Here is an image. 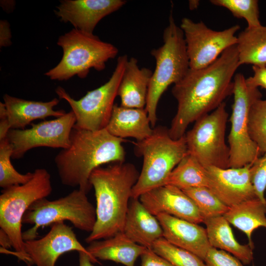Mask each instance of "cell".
<instances>
[{
  "mask_svg": "<svg viewBox=\"0 0 266 266\" xmlns=\"http://www.w3.org/2000/svg\"><path fill=\"white\" fill-rule=\"evenodd\" d=\"M240 66H266V26L247 27L237 36Z\"/></svg>",
  "mask_w": 266,
  "mask_h": 266,
  "instance_id": "obj_26",
  "label": "cell"
},
{
  "mask_svg": "<svg viewBox=\"0 0 266 266\" xmlns=\"http://www.w3.org/2000/svg\"><path fill=\"white\" fill-rule=\"evenodd\" d=\"M180 27L184 33L190 68L195 69L208 66L226 49L236 45L235 33L240 29L235 25L216 31L202 21L196 23L186 17L182 19Z\"/></svg>",
  "mask_w": 266,
  "mask_h": 266,
  "instance_id": "obj_12",
  "label": "cell"
},
{
  "mask_svg": "<svg viewBox=\"0 0 266 266\" xmlns=\"http://www.w3.org/2000/svg\"><path fill=\"white\" fill-rule=\"evenodd\" d=\"M209 183L206 168L188 153L169 174L165 185H171L184 190L201 187L208 188Z\"/></svg>",
  "mask_w": 266,
  "mask_h": 266,
  "instance_id": "obj_27",
  "label": "cell"
},
{
  "mask_svg": "<svg viewBox=\"0 0 266 266\" xmlns=\"http://www.w3.org/2000/svg\"><path fill=\"white\" fill-rule=\"evenodd\" d=\"M199 2L197 0H190L189 6L191 9H194L197 8L198 6Z\"/></svg>",
  "mask_w": 266,
  "mask_h": 266,
  "instance_id": "obj_42",
  "label": "cell"
},
{
  "mask_svg": "<svg viewBox=\"0 0 266 266\" xmlns=\"http://www.w3.org/2000/svg\"><path fill=\"white\" fill-rule=\"evenodd\" d=\"M11 129H25L36 119L53 116L58 118L66 114L63 110H55L60 100L54 98L48 101L26 100L5 94L3 97Z\"/></svg>",
  "mask_w": 266,
  "mask_h": 266,
  "instance_id": "obj_20",
  "label": "cell"
},
{
  "mask_svg": "<svg viewBox=\"0 0 266 266\" xmlns=\"http://www.w3.org/2000/svg\"><path fill=\"white\" fill-rule=\"evenodd\" d=\"M254 74L246 79L248 85L253 87H261L266 90V66H252Z\"/></svg>",
  "mask_w": 266,
  "mask_h": 266,
  "instance_id": "obj_36",
  "label": "cell"
},
{
  "mask_svg": "<svg viewBox=\"0 0 266 266\" xmlns=\"http://www.w3.org/2000/svg\"><path fill=\"white\" fill-rule=\"evenodd\" d=\"M11 33L9 23L5 20L0 21V47L10 46Z\"/></svg>",
  "mask_w": 266,
  "mask_h": 266,
  "instance_id": "obj_37",
  "label": "cell"
},
{
  "mask_svg": "<svg viewBox=\"0 0 266 266\" xmlns=\"http://www.w3.org/2000/svg\"><path fill=\"white\" fill-rule=\"evenodd\" d=\"M210 2L214 5L227 8L235 17L244 19L248 28L261 25L257 0H211Z\"/></svg>",
  "mask_w": 266,
  "mask_h": 266,
  "instance_id": "obj_32",
  "label": "cell"
},
{
  "mask_svg": "<svg viewBox=\"0 0 266 266\" xmlns=\"http://www.w3.org/2000/svg\"><path fill=\"white\" fill-rule=\"evenodd\" d=\"M251 179L257 198L266 203V152L258 158L251 166Z\"/></svg>",
  "mask_w": 266,
  "mask_h": 266,
  "instance_id": "obj_33",
  "label": "cell"
},
{
  "mask_svg": "<svg viewBox=\"0 0 266 266\" xmlns=\"http://www.w3.org/2000/svg\"><path fill=\"white\" fill-rule=\"evenodd\" d=\"M57 44L63 49L62 59L44 74L53 80L66 81L74 76L85 78L92 68L104 69L106 62L118 53L111 43L74 28L60 36Z\"/></svg>",
  "mask_w": 266,
  "mask_h": 266,
  "instance_id": "obj_5",
  "label": "cell"
},
{
  "mask_svg": "<svg viewBox=\"0 0 266 266\" xmlns=\"http://www.w3.org/2000/svg\"><path fill=\"white\" fill-rule=\"evenodd\" d=\"M234 101L230 116L231 130L228 136L229 167H240L251 164L260 153L248 132V116L251 107L261 94L258 88L248 85L240 73L233 78Z\"/></svg>",
  "mask_w": 266,
  "mask_h": 266,
  "instance_id": "obj_11",
  "label": "cell"
},
{
  "mask_svg": "<svg viewBox=\"0 0 266 266\" xmlns=\"http://www.w3.org/2000/svg\"><path fill=\"white\" fill-rule=\"evenodd\" d=\"M207 237L212 247L230 253L245 265L253 259V247L238 243L233 234L230 223L224 216L205 219Z\"/></svg>",
  "mask_w": 266,
  "mask_h": 266,
  "instance_id": "obj_24",
  "label": "cell"
},
{
  "mask_svg": "<svg viewBox=\"0 0 266 266\" xmlns=\"http://www.w3.org/2000/svg\"><path fill=\"white\" fill-rule=\"evenodd\" d=\"M24 250L29 264L35 266H55L60 256L72 251L91 255L72 229L64 222L53 224L48 233L40 239L25 241Z\"/></svg>",
  "mask_w": 266,
  "mask_h": 266,
  "instance_id": "obj_14",
  "label": "cell"
},
{
  "mask_svg": "<svg viewBox=\"0 0 266 266\" xmlns=\"http://www.w3.org/2000/svg\"><path fill=\"white\" fill-rule=\"evenodd\" d=\"M251 165L237 168H206L209 179L208 188L229 207L258 199L251 179Z\"/></svg>",
  "mask_w": 266,
  "mask_h": 266,
  "instance_id": "obj_15",
  "label": "cell"
},
{
  "mask_svg": "<svg viewBox=\"0 0 266 266\" xmlns=\"http://www.w3.org/2000/svg\"><path fill=\"white\" fill-rule=\"evenodd\" d=\"M65 221L70 222L79 230L89 233L93 231L96 221V208L86 193L78 189L58 199L44 198L35 201L22 219L23 224L33 225L23 232V239H35L40 228Z\"/></svg>",
  "mask_w": 266,
  "mask_h": 266,
  "instance_id": "obj_8",
  "label": "cell"
},
{
  "mask_svg": "<svg viewBox=\"0 0 266 266\" xmlns=\"http://www.w3.org/2000/svg\"><path fill=\"white\" fill-rule=\"evenodd\" d=\"M74 113L37 124L25 129H10L7 138L12 149L13 159H21L30 150L39 147L65 149L70 143V135L75 124Z\"/></svg>",
  "mask_w": 266,
  "mask_h": 266,
  "instance_id": "obj_13",
  "label": "cell"
},
{
  "mask_svg": "<svg viewBox=\"0 0 266 266\" xmlns=\"http://www.w3.org/2000/svg\"><path fill=\"white\" fill-rule=\"evenodd\" d=\"M139 173L131 163H115L92 172L89 181L96 200V221L85 241L112 237L123 232L132 199V190Z\"/></svg>",
  "mask_w": 266,
  "mask_h": 266,
  "instance_id": "obj_3",
  "label": "cell"
},
{
  "mask_svg": "<svg viewBox=\"0 0 266 266\" xmlns=\"http://www.w3.org/2000/svg\"><path fill=\"white\" fill-rule=\"evenodd\" d=\"M126 2L124 0H62L55 13L61 22L70 23L74 29L93 34L102 18L118 10Z\"/></svg>",
  "mask_w": 266,
  "mask_h": 266,
  "instance_id": "obj_16",
  "label": "cell"
},
{
  "mask_svg": "<svg viewBox=\"0 0 266 266\" xmlns=\"http://www.w3.org/2000/svg\"><path fill=\"white\" fill-rule=\"evenodd\" d=\"M123 232L132 241L148 249H152L154 243L163 237V230L157 218L139 198L131 200Z\"/></svg>",
  "mask_w": 266,
  "mask_h": 266,
  "instance_id": "obj_19",
  "label": "cell"
},
{
  "mask_svg": "<svg viewBox=\"0 0 266 266\" xmlns=\"http://www.w3.org/2000/svg\"><path fill=\"white\" fill-rule=\"evenodd\" d=\"M152 74L149 68H139L135 58L128 59L118 89L120 105L128 108H145Z\"/></svg>",
  "mask_w": 266,
  "mask_h": 266,
  "instance_id": "obj_21",
  "label": "cell"
},
{
  "mask_svg": "<svg viewBox=\"0 0 266 266\" xmlns=\"http://www.w3.org/2000/svg\"><path fill=\"white\" fill-rule=\"evenodd\" d=\"M205 266H244L242 263L229 253L211 247L204 259Z\"/></svg>",
  "mask_w": 266,
  "mask_h": 266,
  "instance_id": "obj_34",
  "label": "cell"
},
{
  "mask_svg": "<svg viewBox=\"0 0 266 266\" xmlns=\"http://www.w3.org/2000/svg\"><path fill=\"white\" fill-rule=\"evenodd\" d=\"M139 199L153 215L166 214L196 224L203 222L193 200L182 190L166 185L141 195Z\"/></svg>",
  "mask_w": 266,
  "mask_h": 266,
  "instance_id": "obj_17",
  "label": "cell"
},
{
  "mask_svg": "<svg viewBox=\"0 0 266 266\" xmlns=\"http://www.w3.org/2000/svg\"><path fill=\"white\" fill-rule=\"evenodd\" d=\"M228 116L224 102L197 120L185 134L188 154L205 168L229 167L230 149L225 139Z\"/></svg>",
  "mask_w": 266,
  "mask_h": 266,
  "instance_id": "obj_10",
  "label": "cell"
},
{
  "mask_svg": "<svg viewBox=\"0 0 266 266\" xmlns=\"http://www.w3.org/2000/svg\"><path fill=\"white\" fill-rule=\"evenodd\" d=\"M27 266H32L31 264H28V265H27Z\"/></svg>",
  "mask_w": 266,
  "mask_h": 266,
  "instance_id": "obj_43",
  "label": "cell"
},
{
  "mask_svg": "<svg viewBox=\"0 0 266 266\" xmlns=\"http://www.w3.org/2000/svg\"><path fill=\"white\" fill-rule=\"evenodd\" d=\"M250 136L258 147L260 155L266 152V99L256 100L248 116Z\"/></svg>",
  "mask_w": 266,
  "mask_h": 266,
  "instance_id": "obj_31",
  "label": "cell"
},
{
  "mask_svg": "<svg viewBox=\"0 0 266 266\" xmlns=\"http://www.w3.org/2000/svg\"><path fill=\"white\" fill-rule=\"evenodd\" d=\"M163 230V237L171 244L186 250L204 261L211 247L206 229L196 224L172 216H156Z\"/></svg>",
  "mask_w": 266,
  "mask_h": 266,
  "instance_id": "obj_18",
  "label": "cell"
},
{
  "mask_svg": "<svg viewBox=\"0 0 266 266\" xmlns=\"http://www.w3.org/2000/svg\"><path fill=\"white\" fill-rule=\"evenodd\" d=\"M183 191L194 202L203 220L224 216L230 208L207 187L193 188Z\"/></svg>",
  "mask_w": 266,
  "mask_h": 266,
  "instance_id": "obj_28",
  "label": "cell"
},
{
  "mask_svg": "<svg viewBox=\"0 0 266 266\" xmlns=\"http://www.w3.org/2000/svg\"><path fill=\"white\" fill-rule=\"evenodd\" d=\"M12 147L7 138L0 140V187L3 189L22 185L30 181L33 173L21 174L12 165Z\"/></svg>",
  "mask_w": 266,
  "mask_h": 266,
  "instance_id": "obj_29",
  "label": "cell"
},
{
  "mask_svg": "<svg viewBox=\"0 0 266 266\" xmlns=\"http://www.w3.org/2000/svg\"><path fill=\"white\" fill-rule=\"evenodd\" d=\"M239 66L235 45L208 66L189 68L174 85L171 92L177 101V110L168 129L172 139L184 136L191 123L214 110L233 94V77Z\"/></svg>",
  "mask_w": 266,
  "mask_h": 266,
  "instance_id": "obj_1",
  "label": "cell"
},
{
  "mask_svg": "<svg viewBox=\"0 0 266 266\" xmlns=\"http://www.w3.org/2000/svg\"><path fill=\"white\" fill-rule=\"evenodd\" d=\"M163 37V44L151 51L156 66L149 86L145 108L153 128L157 121V106L162 95L169 86L180 81L190 68L184 33L176 24L172 13Z\"/></svg>",
  "mask_w": 266,
  "mask_h": 266,
  "instance_id": "obj_6",
  "label": "cell"
},
{
  "mask_svg": "<svg viewBox=\"0 0 266 266\" xmlns=\"http://www.w3.org/2000/svg\"><path fill=\"white\" fill-rule=\"evenodd\" d=\"M151 249L173 266H205L204 261L200 258L171 244L164 237L157 240Z\"/></svg>",
  "mask_w": 266,
  "mask_h": 266,
  "instance_id": "obj_30",
  "label": "cell"
},
{
  "mask_svg": "<svg viewBox=\"0 0 266 266\" xmlns=\"http://www.w3.org/2000/svg\"><path fill=\"white\" fill-rule=\"evenodd\" d=\"M10 129L8 119H0V140L7 137Z\"/></svg>",
  "mask_w": 266,
  "mask_h": 266,
  "instance_id": "obj_39",
  "label": "cell"
},
{
  "mask_svg": "<svg viewBox=\"0 0 266 266\" xmlns=\"http://www.w3.org/2000/svg\"><path fill=\"white\" fill-rule=\"evenodd\" d=\"M266 203L255 199L230 207L224 217L246 235L248 244L254 247L252 234L259 227L266 228Z\"/></svg>",
  "mask_w": 266,
  "mask_h": 266,
  "instance_id": "obj_25",
  "label": "cell"
},
{
  "mask_svg": "<svg viewBox=\"0 0 266 266\" xmlns=\"http://www.w3.org/2000/svg\"><path fill=\"white\" fill-rule=\"evenodd\" d=\"M128 60L126 55L119 56L109 79L100 87L87 92L78 100L73 99L62 87L56 89L59 98L68 102L75 115L76 122L74 128L92 131L106 128Z\"/></svg>",
  "mask_w": 266,
  "mask_h": 266,
  "instance_id": "obj_9",
  "label": "cell"
},
{
  "mask_svg": "<svg viewBox=\"0 0 266 266\" xmlns=\"http://www.w3.org/2000/svg\"><path fill=\"white\" fill-rule=\"evenodd\" d=\"M78 253L79 266H94L93 263L98 262L87 253L83 252H79Z\"/></svg>",
  "mask_w": 266,
  "mask_h": 266,
  "instance_id": "obj_38",
  "label": "cell"
},
{
  "mask_svg": "<svg viewBox=\"0 0 266 266\" xmlns=\"http://www.w3.org/2000/svg\"><path fill=\"white\" fill-rule=\"evenodd\" d=\"M140 257L141 266H173L151 249H147Z\"/></svg>",
  "mask_w": 266,
  "mask_h": 266,
  "instance_id": "obj_35",
  "label": "cell"
},
{
  "mask_svg": "<svg viewBox=\"0 0 266 266\" xmlns=\"http://www.w3.org/2000/svg\"><path fill=\"white\" fill-rule=\"evenodd\" d=\"M0 243L3 248L12 247L11 243L8 236L2 230H0Z\"/></svg>",
  "mask_w": 266,
  "mask_h": 266,
  "instance_id": "obj_40",
  "label": "cell"
},
{
  "mask_svg": "<svg viewBox=\"0 0 266 266\" xmlns=\"http://www.w3.org/2000/svg\"><path fill=\"white\" fill-rule=\"evenodd\" d=\"M105 129L115 137H133L137 141L147 138L153 132L145 108H128L117 104H114Z\"/></svg>",
  "mask_w": 266,
  "mask_h": 266,
  "instance_id": "obj_22",
  "label": "cell"
},
{
  "mask_svg": "<svg viewBox=\"0 0 266 266\" xmlns=\"http://www.w3.org/2000/svg\"><path fill=\"white\" fill-rule=\"evenodd\" d=\"M15 4L14 0H0V6L7 12H10L14 10Z\"/></svg>",
  "mask_w": 266,
  "mask_h": 266,
  "instance_id": "obj_41",
  "label": "cell"
},
{
  "mask_svg": "<svg viewBox=\"0 0 266 266\" xmlns=\"http://www.w3.org/2000/svg\"><path fill=\"white\" fill-rule=\"evenodd\" d=\"M133 143L135 153L143 158L141 171L132 190L133 199L165 185L169 174L188 153L185 135L173 139L168 129L162 126L154 128L147 138Z\"/></svg>",
  "mask_w": 266,
  "mask_h": 266,
  "instance_id": "obj_4",
  "label": "cell"
},
{
  "mask_svg": "<svg viewBox=\"0 0 266 266\" xmlns=\"http://www.w3.org/2000/svg\"><path fill=\"white\" fill-rule=\"evenodd\" d=\"M125 140L115 137L104 129L97 131L73 128L69 146L55 156L54 163L62 183L87 194L92 188L93 171L107 163L125 162Z\"/></svg>",
  "mask_w": 266,
  "mask_h": 266,
  "instance_id": "obj_2",
  "label": "cell"
},
{
  "mask_svg": "<svg viewBox=\"0 0 266 266\" xmlns=\"http://www.w3.org/2000/svg\"><path fill=\"white\" fill-rule=\"evenodd\" d=\"M25 184L3 189L0 196V227L9 237L14 253L29 263L21 231L23 217L35 201L49 196L52 191L51 175L45 168H36Z\"/></svg>",
  "mask_w": 266,
  "mask_h": 266,
  "instance_id": "obj_7",
  "label": "cell"
},
{
  "mask_svg": "<svg viewBox=\"0 0 266 266\" xmlns=\"http://www.w3.org/2000/svg\"><path fill=\"white\" fill-rule=\"evenodd\" d=\"M89 244L86 249L96 259L111 261L125 266H134L137 259L148 249L132 241L123 232Z\"/></svg>",
  "mask_w": 266,
  "mask_h": 266,
  "instance_id": "obj_23",
  "label": "cell"
}]
</instances>
